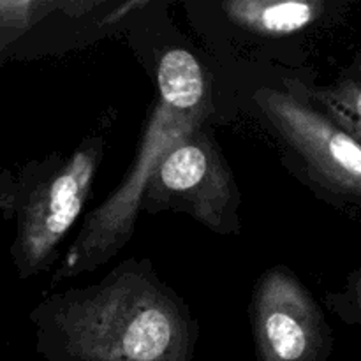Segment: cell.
Masks as SVG:
<instances>
[{"instance_id": "cell-1", "label": "cell", "mask_w": 361, "mask_h": 361, "mask_svg": "<svg viewBox=\"0 0 361 361\" xmlns=\"http://www.w3.org/2000/svg\"><path fill=\"white\" fill-rule=\"evenodd\" d=\"M32 321L46 361H194L196 321L148 259L48 296Z\"/></svg>"}, {"instance_id": "cell-2", "label": "cell", "mask_w": 361, "mask_h": 361, "mask_svg": "<svg viewBox=\"0 0 361 361\" xmlns=\"http://www.w3.org/2000/svg\"><path fill=\"white\" fill-rule=\"evenodd\" d=\"M210 113V83L196 56L180 48L164 53L157 66V101L136 157L120 185L81 222L76 240L53 271L51 284L102 267L129 243L159 162L173 145L204 127Z\"/></svg>"}, {"instance_id": "cell-3", "label": "cell", "mask_w": 361, "mask_h": 361, "mask_svg": "<svg viewBox=\"0 0 361 361\" xmlns=\"http://www.w3.org/2000/svg\"><path fill=\"white\" fill-rule=\"evenodd\" d=\"M102 154L104 140L90 136L66 157L55 154L34 161L18 176V229L11 254L21 279L51 267L90 196Z\"/></svg>"}, {"instance_id": "cell-4", "label": "cell", "mask_w": 361, "mask_h": 361, "mask_svg": "<svg viewBox=\"0 0 361 361\" xmlns=\"http://www.w3.org/2000/svg\"><path fill=\"white\" fill-rule=\"evenodd\" d=\"M141 212L187 214L217 235L240 231V190L215 141L200 127L162 157L141 201Z\"/></svg>"}, {"instance_id": "cell-5", "label": "cell", "mask_w": 361, "mask_h": 361, "mask_svg": "<svg viewBox=\"0 0 361 361\" xmlns=\"http://www.w3.org/2000/svg\"><path fill=\"white\" fill-rule=\"evenodd\" d=\"M254 102L314 182L361 208V147L348 133L295 92L259 88Z\"/></svg>"}, {"instance_id": "cell-6", "label": "cell", "mask_w": 361, "mask_h": 361, "mask_svg": "<svg viewBox=\"0 0 361 361\" xmlns=\"http://www.w3.org/2000/svg\"><path fill=\"white\" fill-rule=\"evenodd\" d=\"M257 361H328L331 334L309 289L286 267L257 281L250 303Z\"/></svg>"}, {"instance_id": "cell-7", "label": "cell", "mask_w": 361, "mask_h": 361, "mask_svg": "<svg viewBox=\"0 0 361 361\" xmlns=\"http://www.w3.org/2000/svg\"><path fill=\"white\" fill-rule=\"evenodd\" d=\"M222 9L233 23L252 34L286 37L316 23L326 6L309 0H231Z\"/></svg>"}, {"instance_id": "cell-8", "label": "cell", "mask_w": 361, "mask_h": 361, "mask_svg": "<svg viewBox=\"0 0 361 361\" xmlns=\"http://www.w3.org/2000/svg\"><path fill=\"white\" fill-rule=\"evenodd\" d=\"M307 97L361 147V55L334 83L309 88Z\"/></svg>"}, {"instance_id": "cell-9", "label": "cell", "mask_w": 361, "mask_h": 361, "mask_svg": "<svg viewBox=\"0 0 361 361\" xmlns=\"http://www.w3.org/2000/svg\"><path fill=\"white\" fill-rule=\"evenodd\" d=\"M63 2H39V0H0V27L28 28Z\"/></svg>"}, {"instance_id": "cell-10", "label": "cell", "mask_w": 361, "mask_h": 361, "mask_svg": "<svg viewBox=\"0 0 361 361\" xmlns=\"http://www.w3.org/2000/svg\"><path fill=\"white\" fill-rule=\"evenodd\" d=\"M330 302L345 321L361 324V270L349 274L344 291L330 296Z\"/></svg>"}, {"instance_id": "cell-11", "label": "cell", "mask_w": 361, "mask_h": 361, "mask_svg": "<svg viewBox=\"0 0 361 361\" xmlns=\"http://www.w3.org/2000/svg\"><path fill=\"white\" fill-rule=\"evenodd\" d=\"M18 196V176L11 171L0 173V219L13 214Z\"/></svg>"}]
</instances>
